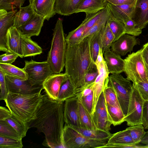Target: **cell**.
Returning <instances> with one entry per match:
<instances>
[{"instance_id":"obj_12","label":"cell","mask_w":148,"mask_h":148,"mask_svg":"<svg viewBox=\"0 0 148 148\" xmlns=\"http://www.w3.org/2000/svg\"><path fill=\"white\" fill-rule=\"evenodd\" d=\"M69 77L65 73H53L44 81L42 85L43 89L50 98L58 100L61 86Z\"/></svg>"},{"instance_id":"obj_40","label":"cell","mask_w":148,"mask_h":148,"mask_svg":"<svg viewBox=\"0 0 148 148\" xmlns=\"http://www.w3.org/2000/svg\"><path fill=\"white\" fill-rule=\"evenodd\" d=\"M84 30V25L82 23L76 28L70 32L66 38L67 44H75L81 41Z\"/></svg>"},{"instance_id":"obj_56","label":"cell","mask_w":148,"mask_h":148,"mask_svg":"<svg viewBox=\"0 0 148 148\" xmlns=\"http://www.w3.org/2000/svg\"><path fill=\"white\" fill-rule=\"evenodd\" d=\"M105 61L103 57V54L102 52V49L100 48L99 50V52L97 55V59L95 62L96 66L100 64L101 62Z\"/></svg>"},{"instance_id":"obj_58","label":"cell","mask_w":148,"mask_h":148,"mask_svg":"<svg viewBox=\"0 0 148 148\" xmlns=\"http://www.w3.org/2000/svg\"><path fill=\"white\" fill-rule=\"evenodd\" d=\"M145 65L146 68V72H147V78L148 80V65L146 64L145 63Z\"/></svg>"},{"instance_id":"obj_14","label":"cell","mask_w":148,"mask_h":148,"mask_svg":"<svg viewBox=\"0 0 148 148\" xmlns=\"http://www.w3.org/2000/svg\"><path fill=\"white\" fill-rule=\"evenodd\" d=\"M17 9L9 11L0 9V51L8 52L6 45V36L9 28L13 26Z\"/></svg>"},{"instance_id":"obj_53","label":"cell","mask_w":148,"mask_h":148,"mask_svg":"<svg viewBox=\"0 0 148 148\" xmlns=\"http://www.w3.org/2000/svg\"><path fill=\"white\" fill-rule=\"evenodd\" d=\"M108 3L114 5H131L136 0H106Z\"/></svg>"},{"instance_id":"obj_28","label":"cell","mask_w":148,"mask_h":148,"mask_svg":"<svg viewBox=\"0 0 148 148\" xmlns=\"http://www.w3.org/2000/svg\"><path fill=\"white\" fill-rule=\"evenodd\" d=\"M78 113L81 127L88 130L97 129L93 121L92 116L84 107L79 97Z\"/></svg>"},{"instance_id":"obj_54","label":"cell","mask_w":148,"mask_h":148,"mask_svg":"<svg viewBox=\"0 0 148 148\" xmlns=\"http://www.w3.org/2000/svg\"><path fill=\"white\" fill-rule=\"evenodd\" d=\"M11 113L10 110L5 107H0V120H5L10 117Z\"/></svg>"},{"instance_id":"obj_1","label":"cell","mask_w":148,"mask_h":148,"mask_svg":"<svg viewBox=\"0 0 148 148\" xmlns=\"http://www.w3.org/2000/svg\"><path fill=\"white\" fill-rule=\"evenodd\" d=\"M64 101L53 100L46 94L42 98L35 112V117L27 123L30 128H36L45 136L43 145L51 148L62 146L64 120Z\"/></svg>"},{"instance_id":"obj_27","label":"cell","mask_w":148,"mask_h":148,"mask_svg":"<svg viewBox=\"0 0 148 148\" xmlns=\"http://www.w3.org/2000/svg\"><path fill=\"white\" fill-rule=\"evenodd\" d=\"M71 127L83 135L92 139L108 141L112 134L110 132H107L97 128L88 130L81 127Z\"/></svg>"},{"instance_id":"obj_46","label":"cell","mask_w":148,"mask_h":148,"mask_svg":"<svg viewBox=\"0 0 148 148\" xmlns=\"http://www.w3.org/2000/svg\"><path fill=\"white\" fill-rule=\"evenodd\" d=\"M77 94L78 95L79 99L86 110L92 116L93 106V91L89 94L84 97H81L78 94Z\"/></svg>"},{"instance_id":"obj_21","label":"cell","mask_w":148,"mask_h":148,"mask_svg":"<svg viewBox=\"0 0 148 148\" xmlns=\"http://www.w3.org/2000/svg\"><path fill=\"white\" fill-rule=\"evenodd\" d=\"M103 57L109 73L120 74L124 72V61L120 55L109 49L104 52Z\"/></svg>"},{"instance_id":"obj_49","label":"cell","mask_w":148,"mask_h":148,"mask_svg":"<svg viewBox=\"0 0 148 148\" xmlns=\"http://www.w3.org/2000/svg\"><path fill=\"white\" fill-rule=\"evenodd\" d=\"M135 83L136 84L138 90L144 100L145 101H148V80L147 79Z\"/></svg>"},{"instance_id":"obj_36","label":"cell","mask_w":148,"mask_h":148,"mask_svg":"<svg viewBox=\"0 0 148 148\" xmlns=\"http://www.w3.org/2000/svg\"><path fill=\"white\" fill-rule=\"evenodd\" d=\"M108 9L109 7L107 4L106 7L96 13L86 14V17L82 22L84 26V32L82 37L106 12Z\"/></svg>"},{"instance_id":"obj_47","label":"cell","mask_w":148,"mask_h":148,"mask_svg":"<svg viewBox=\"0 0 148 148\" xmlns=\"http://www.w3.org/2000/svg\"><path fill=\"white\" fill-rule=\"evenodd\" d=\"M98 74V69L95 65L86 75L84 90L94 83Z\"/></svg>"},{"instance_id":"obj_7","label":"cell","mask_w":148,"mask_h":148,"mask_svg":"<svg viewBox=\"0 0 148 148\" xmlns=\"http://www.w3.org/2000/svg\"><path fill=\"white\" fill-rule=\"evenodd\" d=\"M142 49L129 54L124 59V72L133 83L147 79L145 64L142 56Z\"/></svg>"},{"instance_id":"obj_30","label":"cell","mask_w":148,"mask_h":148,"mask_svg":"<svg viewBox=\"0 0 148 148\" xmlns=\"http://www.w3.org/2000/svg\"><path fill=\"white\" fill-rule=\"evenodd\" d=\"M77 95L74 85L69 77L62 84L58 96V100L64 101Z\"/></svg>"},{"instance_id":"obj_2","label":"cell","mask_w":148,"mask_h":148,"mask_svg":"<svg viewBox=\"0 0 148 148\" xmlns=\"http://www.w3.org/2000/svg\"><path fill=\"white\" fill-rule=\"evenodd\" d=\"M91 37L88 36L75 44H67L65 72L71 79L76 93L82 91L88 72L95 65L90 50Z\"/></svg>"},{"instance_id":"obj_55","label":"cell","mask_w":148,"mask_h":148,"mask_svg":"<svg viewBox=\"0 0 148 148\" xmlns=\"http://www.w3.org/2000/svg\"><path fill=\"white\" fill-rule=\"evenodd\" d=\"M142 56L145 63L148 65V42L142 48Z\"/></svg>"},{"instance_id":"obj_45","label":"cell","mask_w":148,"mask_h":148,"mask_svg":"<svg viewBox=\"0 0 148 148\" xmlns=\"http://www.w3.org/2000/svg\"><path fill=\"white\" fill-rule=\"evenodd\" d=\"M125 33L132 36H138L142 33V30L136 25L135 22L130 19L124 23Z\"/></svg>"},{"instance_id":"obj_34","label":"cell","mask_w":148,"mask_h":148,"mask_svg":"<svg viewBox=\"0 0 148 148\" xmlns=\"http://www.w3.org/2000/svg\"><path fill=\"white\" fill-rule=\"evenodd\" d=\"M105 27L99 32L92 36H89L91 37L90 50L91 55L95 64L99 50L102 47L101 36Z\"/></svg>"},{"instance_id":"obj_6","label":"cell","mask_w":148,"mask_h":148,"mask_svg":"<svg viewBox=\"0 0 148 148\" xmlns=\"http://www.w3.org/2000/svg\"><path fill=\"white\" fill-rule=\"evenodd\" d=\"M107 85L114 90L120 107L125 116L133 90L130 81L120 74H112L108 77Z\"/></svg>"},{"instance_id":"obj_33","label":"cell","mask_w":148,"mask_h":148,"mask_svg":"<svg viewBox=\"0 0 148 148\" xmlns=\"http://www.w3.org/2000/svg\"><path fill=\"white\" fill-rule=\"evenodd\" d=\"M107 22L114 35V42L125 34L124 23L115 18L111 12Z\"/></svg>"},{"instance_id":"obj_22","label":"cell","mask_w":148,"mask_h":148,"mask_svg":"<svg viewBox=\"0 0 148 148\" xmlns=\"http://www.w3.org/2000/svg\"><path fill=\"white\" fill-rule=\"evenodd\" d=\"M134 4L114 5L108 2L107 3L110 12L113 16L124 23L131 19Z\"/></svg>"},{"instance_id":"obj_15","label":"cell","mask_w":148,"mask_h":148,"mask_svg":"<svg viewBox=\"0 0 148 148\" xmlns=\"http://www.w3.org/2000/svg\"><path fill=\"white\" fill-rule=\"evenodd\" d=\"M98 75L93 84V106L92 114L95 111L98 99L106 84L110 74L105 60L96 66Z\"/></svg>"},{"instance_id":"obj_48","label":"cell","mask_w":148,"mask_h":148,"mask_svg":"<svg viewBox=\"0 0 148 148\" xmlns=\"http://www.w3.org/2000/svg\"><path fill=\"white\" fill-rule=\"evenodd\" d=\"M5 75L0 70V100H4L9 92L8 90L5 78Z\"/></svg>"},{"instance_id":"obj_52","label":"cell","mask_w":148,"mask_h":148,"mask_svg":"<svg viewBox=\"0 0 148 148\" xmlns=\"http://www.w3.org/2000/svg\"><path fill=\"white\" fill-rule=\"evenodd\" d=\"M143 146L135 145H128L107 143L102 147V148H143Z\"/></svg>"},{"instance_id":"obj_59","label":"cell","mask_w":148,"mask_h":148,"mask_svg":"<svg viewBox=\"0 0 148 148\" xmlns=\"http://www.w3.org/2000/svg\"><path fill=\"white\" fill-rule=\"evenodd\" d=\"M146 129H148V125H147V127H146V128H145Z\"/></svg>"},{"instance_id":"obj_19","label":"cell","mask_w":148,"mask_h":148,"mask_svg":"<svg viewBox=\"0 0 148 148\" xmlns=\"http://www.w3.org/2000/svg\"><path fill=\"white\" fill-rule=\"evenodd\" d=\"M56 0H29L34 12L49 21L56 14L55 5Z\"/></svg>"},{"instance_id":"obj_31","label":"cell","mask_w":148,"mask_h":148,"mask_svg":"<svg viewBox=\"0 0 148 148\" xmlns=\"http://www.w3.org/2000/svg\"><path fill=\"white\" fill-rule=\"evenodd\" d=\"M0 70L5 75L20 79H27V75L23 68H18L12 64L0 63Z\"/></svg>"},{"instance_id":"obj_13","label":"cell","mask_w":148,"mask_h":148,"mask_svg":"<svg viewBox=\"0 0 148 148\" xmlns=\"http://www.w3.org/2000/svg\"><path fill=\"white\" fill-rule=\"evenodd\" d=\"M64 116L65 124L73 127H80L79 113V97H74L64 101Z\"/></svg>"},{"instance_id":"obj_50","label":"cell","mask_w":148,"mask_h":148,"mask_svg":"<svg viewBox=\"0 0 148 148\" xmlns=\"http://www.w3.org/2000/svg\"><path fill=\"white\" fill-rule=\"evenodd\" d=\"M18 57L15 54L9 52H6L0 56V63L12 64Z\"/></svg>"},{"instance_id":"obj_32","label":"cell","mask_w":148,"mask_h":148,"mask_svg":"<svg viewBox=\"0 0 148 148\" xmlns=\"http://www.w3.org/2000/svg\"><path fill=\"white\" fill-rule=\"evenodd\" d=\"M107 143L128 145L136 144L132 138L129 131L127 128L124 130L112 134L108 140Z\"/></svg>"},{"instance_id":"obj_20","label":"cell","mask_w":148,"mask_h":148,"mask_svg":"<svg viewBox=\"0 0 148 148\" xmlns=\"http://www.w3.org/2000/svg\"><path fill=\"white\" fill-rule=\"evenodd\" d=\"M45 20L43 17L35 13L28 21L18 28L25 36H37L40 33Z\"/></svg>"},{"instance_id":"obj_41","label":"cell","mask_w":148,"mask_h":148,"mask_svg":"<svg viewBox=\"0 0 148 148\" xmlns=\"http://www.w3.org/2000/svg\"><path fill=\"white\" fill-rule=\"evenodd\" d=\"M127 128L135 143L138 144L140 143L146 132L143 125L140 124L130 126Z\"/></svg>"},{"instance_id":"obj_16","label":"cell","mask_w":148,"mask_h":148,"mask_svg":"<svg viewBox=\"0 0 148 148\" xmlns=\"http://www.w3.org/2000/svg\"><path fill=\"white\" fill-rule=\"evenodd\" d=\"M139 43L134 36L125 34L112 42L111 50L120 56H124L132 51L134 47Z\"/></svg>"},{"instance_id":"obj_57","label":"cell","mask_w":148,"mask_h":148,"mask_svg":"<svg viewBox=\"0 0 148 148\" xmlns=\"http://www.w3.org/2000/svg\"><path fill=\"white\" fill-rule=\"evenodd\" d=\"M140 143L145 144L146 148H148V131L146 132Z\"/></svg>"},{"instance_id":"obj_24","label":"cell","mask_w":148,"mask_h":148,"mask_svg":"<svg viewBox=\"0 0 148 148\" xmlns=\"http://www.w3.org/2000/svg\"><path fill=\"white\" fill-rule=\"evenodd\" d=\"M106 0H84L77 7L75 13L84 12L86 14L97 12L107 6Z\"/></svg>"},{"instance_id":"obj_3","label":"cell","mask_w":148,"mask_h":148,"mask_svg":"<svg viewBox=\"0 0 148 148\" xmlns=\"http://www.w3.org/2000/svg\"><path fill=\"white\" fill-rule=\"evenodd\" d=\"M41 92L22 94L9 92L4 100L11 113L27 123L35 117V112L42 98Z\"/></svg>"},{"instance_id":"obj_11","label":"cell","mask_w":148,"mask_h":148,"mask_svg":"<svg viewBox=\"0 0 148 148\" xmlns=\"http://www.w3.org/2000/svg\"><path fill=\"white\" fill-rule=\"evenodd\" d=\"M92 117L97 129L109 132L112 124L108 118L103 90L98 99L95 111Z\"/></svg>"},{"instance_id":"obj_43","label":"cell","mask_w":148,"mask_h":148,"mask_svg":"<svg viewBox=\"0 0 148 148\" xmlns=\"http://www.w3.org/2000/svg\"><path fill=\"white\" fill-rule=\"evenodd\" d=\"M107 83L103 90L106 104L120 106L114 90L111 87L108 86Z\"/></svg>"},{"instance_id":"obj_37","label":"cell","mask_w":148,"mask_h":148,"mask_svg":"<svg viewBox=\"0 0 148 148\" xmlns=\"http://www.w3.org/2000/svg\"><path fill=\"white\" fill-rule=\"evenodd\" d=\"M110 13V12L109 8L106 12L82 37V40L85 37L92 36L99 32L103 28L106 26Z\"/></svg>"},{"instance_id":"obj_51","label":"cell","mask_w":148,"mask_h":148,"mask_svg":"<svg viewBox=\"0 0 148 148\" xmlns=\"http://www.w3.org/2000/svg\"><path fill=\"white\" fill-rule=\"evenodd\" d=\"M142 123L145 129L148 125V101H144L143 105Z\"/></svg>"},{"instance_id":"obj_25","label":"cell","mask_w":148,"mask_h":148,"mask_svg":"<svg viewBox=\"0 0 148 148\" xmlns=\"http://www.w3.org/2000/svg\"><path fill=\"white\" fill-rule=\"evenodd\" d=\"M21 38L23 58L35 56L42 53L41 47L31 38L25 36L21 34Z\"/></svg>"},{"instance_id":"obj_10","label":"cell","mask_w":148,"mask_h":148,"mask_svg":"<svg viewBox=\"0 0 148 148\" xmlns=\"http://www.w3.org/2000/svg\"><path fill=\"white\" fill-rule=\"evenodd\" d=\"M7 88L9 92L22 94H31L41 92L42 85H32L27 79L5 76Z\"/></svg>"},{"instance_id":"obj_23","label":"cell","mask_w":148,"mask_h":148,"mask_svg":"<svg viewBox=\"0 0 148 148\" xmlns=\"http://www.w3.org/2000/svg\"><path fill=\"white\" fill-rule=\"evenodd\" d=\"M84 0H56L55 10L56 14L69 16L75 13L77 8Z\"/></svg>"},{"instance_id":"obj_17","label":"cell","mask_w":148,"mask_h":148,"mask_svg":"<svg viewBox=\"0 0 148 148\" xmlns=\"http://www.w3.org/2000/svg\"><path fill=\"white\" fill-rule=\"evenodd\" d=\"M142 30L148 23V0H136L131 18Z\"/></svg>"},{"instance_id":"obj_39","label":"cell","mask_w":148,"mask_h":148,"mask_svg":"<svg viewBox=\"0 0 148 148\" xmlns=\"http://www.w3.org/2000/svg\"><path fill=\"white\" fill-rule=\"evenodd\" d=\"M0 135L22 140V138L15 129L5 120H0Z\"/></svg>"},{"instance_id":"obj_5","label":"cell","mask_w":148,"mask_h":148,"mask_svg":"<svg viewBox=\"0 0 148 148\" xmlns=\"http://www.w3.org/2000/svg\"><path fill=\"white\" fill-rule=\"evenodd\" d=\"M107 141L88 138L71 126L65 124L62 134V145L67 148H100Z\"/></svg>"},{"instance_id":"obj_8","label":"cell","mask_w":148,"mask_h":148,"mask_svg":"<svg viewBox=\"0 0 148 148\" xmlns=\"http://www.w3.org/2000/svg\"><path fill=\"white\" fill-rule=\"evenodd\" d=\"M23 68L27 79L32 85H42L44 81L53 73L48 61L38 62L32 60L25 61Z\"/></svg>"},{"instance_id":"obj_29","label":"cell","mask_w":148,"mask_h":148,"mask_svg":"<svg viewBox=\"0 0 148 148\" xmlns=\"http://www.w3.org/2000/svg\"><path fill=\"white\" fill-rule=\"evenodd\" d=\"M106 107L108 118L112 124L115 126L124 122L125 116L120 106L106 104Z\"/></svg>"},{"instance_id":"obj_26","label":"cell","mask_w":148,"mask_h":148,"mask_svg":"<svg viewBox=\"0 0 148 148\" xmlns=\"http://www.w3.org/2000/svg\"><path fill=\"white\" fill-rule=\"evenodd\" d=\"M35 13L30 4L25 7H20L15 14L13 26L17 28L21 26L28 21Z\"/></svg>"},{"instance_id":"obj_35","label":"cell","mask_w":148,"mask_h":148,"mask_svg":"<svg viewBox=\"0 0 148 148\" xmlns=\"http://www.w3.org/2000/svg\"><path fill=\"white\" fill-rule=\"evenodd\" d=\"M20 134L22 138L25 137L29 129L27 123L21 120L11 113V116L5 120Z\"/></svg>"},{"instance_id":"obj_18","label":"cell","mask_w":148,"mask_h":148,"mask_svg":"<svg viewBox=\"0 0 148 148\" xmlns=\"http://www.w3.org/2000/svg\"><path fill=\"white\" fill-rule=\"evenodd\" d=\"M6 45L8 52L23 58L21 34L18 28L12 26L9 29L6 36Z\"/></svg>"},{"instance_id":"obj_42","label":"cell","mask_w":148,"mask_h":148,"mask_svg":"<svg viewBox=\"0 0 148 148\" xmlns=\"http://www.w3.org/2000/svg\"><path fill=\"white\" fill-rule=\"evenodd\" d=\"M22 140L0 135V148H22Z\"/></svg>"},{"instance_id":"obj_44","label":"cell","mask_w":148,"mask_h":148,"mask_svg":"<svg viewBox=\"0 0 148 148\" xmlns=\"http://www.w3.org/2000/svg\"><path fill=\"white\" fill-rule=\"evenodd\" d=\"M26 0H0V9L7 11L17 9L22 7Z\"/></svg>"},{"instance_id":"obj_4","label":"cell","mask_w":148,"mask_h":148,"mask_svg":"<svg viewBox=\"0 0 148 148\" xmlns=\"http://www.w3.org/2000/svg\"><path fill=\"white\" fill-rule=\"evenodd\" d=\"M53 31L51 46L47 60L53 73H59L63 71L65 67L67 46L61 18H59L57 20Z\"/></svg>"},{"instance_id":"obj_9","label":"cell","mask_w":148,"mask_h":148,"mask_svg":"<svg viewBox=\"0 0 148 148\" xmlns=\"http://www.w3.org/2000/svg\"><path fill=\"white\" fill-rule=\"evenodd\" d=\"M133 90L130 100L127 112L124 119L129 126L142 124L143 105L145 101L140 93L135 83L132 85Z\"/></svg>"},{"instance_id":"obj_38","label":"cell","mask_w":148,"mask_h":148,"mask_svg":"<svg viewBox=\"0 0 148 148\" xmlns=\"http://www.w3.org/2000/svg\"><path fill=\"white\" fill-rule=\"evenodd\" d=\"M114 39V35L107 22L101 36V49L103 54L105 51L110 49Z\"/></svg>"}]
</instances>
